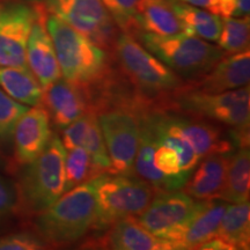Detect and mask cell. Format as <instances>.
Returning <instances> with one entry per match:
<instances>
[{
    "label": "cell",
    "mask_w": 250,
    "mask_h": 250,
    "mask_svg": "<svg viewBox=\"0 0 250 250\" xmlns=\"http://www.w3.org/2000/svg\"><path fill=\"white\" fill-rule=\"evenodd\" d=\"M98 202L93 180L61 196L44 211L35 214L34 228L48 246L71 245L95 226Z\"/></svg>",
    "instance_id": "cell-1"
},
{
    "label": "cell",
    "mask_w": 250,
    "mask_h": 250,
    "mask_svg": "<svg viewBox=\"0 0 250 250\" xmlns=\"http://www.w3.org/2000/svg\"><path fill=\"white\" fill-rule=\"evenodd\" d=\"M45 24L65 80L87 90L104 79L110 62L107 50L48 11Z\"/></svg>",
    "instance_id": "cell-2"
},
{
    "label": "cell",
    "mask_w": 250,
    "mask_h": 250,
    "mask_svg": "<svg viewBox=\"0 0 250 250\" xmlns=\"http://www.w3.org/2000/svg\"><path fill=\"white\" fill-rule=\"evenodd\" d=\"M136 39L187 83H195L226 54L208 41L186 33L161 36L140 31Z\"/></svg>",
    "instance_id": "cell-3"
},
{
    "label": "cell",
    "mask_w": 250,
    "mask_h": 250,
    "mask_svg": "<svg viewBox=\"0 0 250 250\" xmlns=\"http://www.w3.org/2000/svg\"><path fill=\"white\" fill-rule=\"evenodd\" d=\"M66 149L59 137H51L44 151L21 175L18 188L21 211L35 215L46 210L65 192Z\"/></svg>",
    "instance_id": "cell-4"
},
{
    "label": "cell",
    "mask_w": 250,
    "mask_h": 250,
    "mask_svg": "<svg viewBox=\"0 0 250 250\" xmlns=\"http://www.w3.org/2000/svg\"><path fill=\"white\" fill-rule=\"evenodd\" d=\"M154 138L153 164L169 184L170 191L183 189L199 158L176 126L171 112L145 109Z\"/></svg>",
    "instance_id": "cell-5"
},
{
    "label": "cell",
    "mask_w": 250,
    "mask_h": 250,
    "mask_svg": "<svg viewBox=\"0 0 250 250\" xmlns=\"http://www.w3.org/2000/svg\"><path fill=\"white\" fill-rule=\"evenodd\" d=\"M112 52L126 77L144 95L171 98L187 86L173 70L129 34L120 33Z\"/></svg>",
    "instance_id": "cell-6"
},
{
    "label": "cell",
    "mask_w": 250,
    "mask_h": 250,
    "mask_svg": "<svg viewBox=\"0 0 250 250\" xmlns=\"http://www.w3.org/2000/svg\"><path fill=\"white\" fill-rule=\"evenodd\" d=\"M98 202V219L94 228H109L118 220L136 218L154 197L149 183L134 175L103 174L93 180Z\"/></svg>",
    "instance_id": "cell-7"
},
{
    "label": "cell",
    "mask_w": 250,
    "mask_h": 250,
    "mask_svg": "<svg viewBox=\"0 0 250 250\" xmlns=\"http://www.w3.org/2000/svg\"><path fill=\"white\" fill-rule=\"evenodd\" d=\"M174 104L181 111L197 117L232 126L240 132H249V85L228 92L208 94L186 86L177 92Z\"/></svg>",
    "instance_id": "cell-8"
},
{
    "label": "cell",
    "mask_w": 250,
    "mask_h": 250,
    "mask_svg": "<svg viewBox=\"0 0 250 250\" xmlns=\"http://www.w3.org/2000/svg\"><path fill=\"white\" fill-rule=\"evenodd\" d=\"M44 5L100 48L114 51L120 31L102 0H46Z\"/></svg>",
    "instance_id": "cell-9"
},
{
    "label": "cell",
    "mask_w": 250,
    "mask_h": 250,
    "mask_svg": "<svg viewBox=\"0 0 250 250\" xmlns=\"http://www.w3.org/2000/svg\"><path fill=\"white\" fill-rule=\"evenodd\" d=\"M112 174L133 175L134 159L138 147V116L129 108L118 107L98 116Z\"/></svg>",
    "instance_id": "cell-10"
},
{
    "label": "cell",
    "mask_w": 250,
    "mask_h": 250,
    "mask_svg": "<svg viewBox=\"0 0 250 250\" xmlns=\"http://www.w3.org/2000/svg\"><path fill=\"white\" fill-rule=\"evenodd\" d=\"M35 17L34 4L0 0V66L28 67L27 43Z\"/></svg>",
    "instance_id": "cell-11"
},
{
    "label": "cell",
    "mask_w": 250,
    "mask_h": 250,
    "mask_svg": "<svg viewBox=\"0 0 250 250\" xmlns=\"http://www.w3.org/2000/svg\"><path fill=\"white\" fill-rule=\"evenodd\" d=\"M229 203L223 199L198 201L190 217L164 236L173 249H198L213 237Z\"/></svg>",
    "instance_id": "cell-12"
},
{
    "label": "cell",
    "mask_w": 250,
    "mask_h": 250,
    "mask_svg": "<svg viewBox=\"0 0 250 250\" xmlns=\"http://www.w3.org/2000/svg\"><path fill=\"white\" fill-rule=\"evenodd\" d=\"M196 199L186 191H164L153 197L147 208L138 215L137 221L149 233L164 239L171 229L183 224L197 206Z\"/></svg>",
    "instance_id": "cell-13"
},
{
    "label": "cell",
    "mask_w": 250,
    "mask_h": 250,
    "mask_svg": "<svg viewBox=\"0 0 250 250\" xmlns=\"http://www.w3.org/2000/svg\"><path fill=\"white\" fill-rule=\"evenodd\" d=\"M34 5L36 17L27 43V62L28 67L44 88L61 79L62 72L52 40L46 29L45 5L42 2H34Z\"/></svg>",
    "instance_id": "cell-14"
},
{
    "label": "cell",
    "mask_w": 250,
    "mask_h": 250,
    "mask_svg": "<svg viewBox=\"0 0 250 250\" xmlns=\"http://www.w3.org/2000/svg\"><path fill=\"white\" fill-rule=\"evenodd\" d=\"M51 124L48 112L41 105L29 109L19 118L13 131L14 160L27 166L44 151L51 139Z\"/></svg>",
    "instance_id": "cell-15"
},
{
    "label": "cell",
    "mask_w": 250,
    "mask_h": 250,
    "mask_svg": "<svg viewBox=\"0 0 250 250\" xmlns=\"http://www.w3.org/2000/svg\"><path fill=\"white\" fill-rule=\"evenodd\" d=\"M40 105L45 109L57 129H65L89 110L86 90L65 79H58L43 88Z\"/></svg>",
    "instance_id": "cell-16"
},
{
    "label": "cell",
    "mask_w": 250,
    "mask_h": 250,
    "mask_svg": "<svg viewBox=\"0 0 250 250\" xmlns=\"http://www.w3.org/2000/svg\"><path fill=\"white\" fill-rule=\"evenodd\" d=\"M250 81L249 49L237 54L224 56L210 72L191 86L201 92L217 94L248 86Z\"/></svg>",
    "instance_id": "cell-17"
},
{
    "label": "cell",
    "mask_w": 250,
    "mask_h": 250,
    "mask_svg": "<svg viewBox=\"0 0 250 250\" xmlns=\"http://www.w3.org/2000/svg\"><path fill=\"white\" fill-rule=\"evenodd\" d=\"M230 155L232 153H214L203 156L184 186L188 195L196 201L220 198Z\"/></svg>",
    "instance_id": "cell-18"
},
{
    "label": "cell",
    "mask_w": 250,
    "mask_h": 250,
    "mask_svg": "<svg viewBox=\"0 0 250 250\" xmlns=\"http://www.w3.org/2000/svg\"><path fill=\"white\" fill-rule=\"evenodd\" d=\"M100 248L116 250H170L167 240L149 233L140 226L136 218H125L109 227L99 243Z\"/></svg>",
    "instance_id": "cell-19"
},
{
    "label": "cell",
    "mask_w": 250,
    "mask_h": 250,
    "mask_svg": "<svg viewBox=\"0 0 250 250\" xmlns=\"http://www.w3.org/2000/svg\"><path fill=\"white\" fill-rule=\"evenodd\" d=\"M171 116L180 132L201 159L214 153H232L233 143L225 138L223 131L215 125L188 114L183 116L177 112H171Z\"/></svg>",
    "instance_id": "cell-20"
},
{
    "label": "cell",
    "mask_w": 250,
    "mask_h": 250,
    "mask_svg": "<svg viewBox=\"0 0 250 250\" xmlns=\"http://www.w3.org/2000/svg\"><path fill=\"white\" fill-rule=\"evenodd\" d=\"M137 23L140 31L155 35L183 33L182 22L174 11L173 0H139Z\"/></svg>",
    "instance_id": "cell-21"
},
{
    "label": "cell",
    "mask_w": 250,
    "mask_h": 250,
    "mask_svg": "<svg viewBox=\"0 0 250 250\" xmlns=\"http://www.w3.org/2000/svg\"><path fill=\"white\" fill-rule=\"evenodd\" d=\"M73 137L77 147L85 148L89 153L94 165L103 174H112L111 161L95 111L88 110L77 122L73 129Z\"/></svg>",
    "instance_id": "cell-22"
},
{
    "label": "cell",
    "mask_w": 250,
    "mask_h": 250,
    "mask_svg": "<svg viewBox=\"0 0 250 250\" xmlns=\"http://www.w3.org/2000/svg\"><path fill=\"white\" fill-rule=\"evenodd\" d=\"M250 154L249 146H241L228 161L225 184L220 198L229 204L249 202Z\"/></svg>",
    "instance_id": "cell-23"
},
{
    "label": "cell",
    "mask_w": 250,
    "mask_h": 250,
    "mask_svg": "<svg viewBox=\"0 0 250 250\" xmlns=\"http://www.w3.org/2000/svg\"><path fill=\"white\" fill-rule=\"evenodd\" d=\"M0 87L15 101L26 105H40L43 87L29 67L0 66Z\"/></svg>",
    "instance_id": "cell-24"
},
{
    "label": "cell",
    "mask_w": 250,
    "mask_h": 250,
    "mask_svg": "<svg viewBox=\"0 0 250 250\" xmlns=\"http://www.w3.org/2000/svg\"><path fill=\"white\" fill-rule=\"evenodd\" d=\"M173 7L182 22L183 33L217 42L223 28V18L220 15L186 4L181 0H173Z\"/></svg>",
    "instance_id": "cell-25"
},
{
    "label": "cell",
    "mask_w": 250,
    "mask_h": 250,
    "mask_svg": "<svg viewBox=\"0 0 250 250\" xmlns=\"http://www.w3.org/2000/svg\"><path fill=\"white\" fill-rule=\"evenodd\" d=\"M214 236L220 237L235 249H249L250 205L249 202L228 204Z\"/></svg>",
    "instance_id": "cell-26"
},
{
    "label": "cell",
    "mask_w": 250,
    "mask_h": 250,
    "mask_svg": "<svg viewBox=\"0 0 250 250\" xmlns=\"http://www.w3.org/2000/svg\"><path fill=\"white\" fill-rule=\"evenodd\" d=\"M103 175L94 165L89 153L83 147L67 149L65 156V192L81 183Z\"/></svg>",
    "instance_id": "cell-27"
},
{
    "label": "cell",
    "mask_w": 250,
    "mask_h": 250,
    "mask_svg": "<svg viewBox=\"0 0 250 250\" xmlns=\"http://www.w3.org/2000/svg\"><path fill=\"white\" fill-rule=\"evenodd\" d=\"M249 17L223 18V28L218 44L226 55H233L249 49Z\"/></svg>",
    "instance_id": "cell-28"
},
{
    "label": "cell",
    "mask_w": 250,
    "mask_h": 250,
    "mask_svg": "<svg viewBox=\"0 0 250 250\" xmlns=\"http://www.w3.org/2000/svg\"><path fill=\"white\" fill-rule=\"evenodd\" d=\"M102 2L118 29L136 39L140 33L137 23V6L139 0H102Z\"/></svg>",
    "instance_id": "cell-29"
},
{
    "label": "cell",
    "mask_w": 250,
    "mask_h": 250,
    "mask_svg": "<svg viewBox=\"0 0 250 250\" xmlns=\"http://www.w3.org/2000/svg\"><path fill=\"white\" fill-rule=\"evenodd\" d=\"M27 110L26 104L15 101L0 88V143H7L12 139L19 118Z\"/></svg>",
    "instance_id": "cell-30"
},
{
    "label": "cell",
    "mask_w": 250,
    "mask_h": 250,
    "mask_svg": "<svg viewBox=\"0 0 250 250\" xmlns=\"http://www.w3.org/2000/svg\"><path fill=\"white\" fill-rule=\"evenodd\" d=\"M21 212L18 184L0 173V221Z\"/></svg>",
    "instance_id": "cell-31"
},
{
    "label": "cell",
    "mask_w": 250,
    "mask_h": 250,
    "mask_svg": "<svg viewBox=\"0 0 250 250\" xmlns=\"http://www.w3.org/2000/svg\"><path fill=\"white\" fill-rule=\"evenodd\" d=\"M49 248L37 234L20 232L0 236V250H39Z\"/></svg>",
    "instance_id": "cell-32"
},
{
    "label": "cell",
    "mask_w": 250,
    "mask_h": 250,
    "mask_svg": "<svg viewBox=\"0 0 250 250\" xmlns=\"http://www.w3.org/2000/svg\"><path fill=\"white\" fill-rule=\"evenodd\" d=\"M250 0H218V15L221 18L249 17Z\"/></svg>",
    "instance_id": "cell-33"
},
{
    "label": "cell",
    "mask_w": 250,
    "mask_h": 250,
    "mask_svg": "<svg viewBox=\"0 0 250 250\" xmlns=\"http://www.w3.org/2000/svg\"><path fill=\"white\" fill-rule=\"evenodd\" d=\"M181 1L206 9L213 14H218V0H181Z\"/></svg>",
    "instance_id": "cell-34"
},
{
    "label": "cell",
    "mask_w": 250,
    "mask_h": 250,
    "mask_svg": "<svg viewBox=\"0 0 250 250\" xmlns=\"http://www.w3.org/2000/svg\"><path fill=\"white\" fill-rule=\"evenodd\" d=\"M198 249H208V250H233L232 247L228 245L227 242H225L224 240H221L220 237L213 236L210 240L203 243Z\"/></svg>",
    "instance_id": "cell-35"
}]
</instances>
